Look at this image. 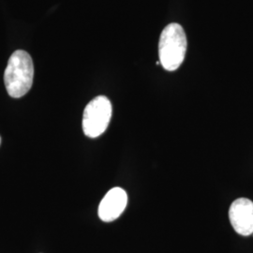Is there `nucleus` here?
<instances>
[{
  "instance_id": "nucleus-6",
  "label": "nucleus",
  "mask_w": 253,
  "mask_h": 253,
  "mask_svg": "<svg viewBox=\"0 0 253 253\" xmlns=\"http://www.w3.org/2000/svg\"><path fill=\"white\" fill-rule=\"evenodd\" d=\"M0 145H1V136H0Z\"/></svg>"
},
{
  "instance_id": "nucleus-5",
  "label": "nucleus",
  "mask_w": 253,
  "mask_h": 253,
  "mask_svg": "<svg viewBox=\"0 0 253 253\" xmlns=\"http://www.w3.org/2000/svg\"><path fill=\"white\" fill-rule=\"evenodd\" d=\"M127 205L126 191L117 187L109 190L99 206V217L104 222L116 220L122 215Z\"/></svg>"
},
{
  "instance_id": "nucleus-2",
  "label": "nucleus",
  "mask_w": 253,
  "mask_h": 253,
  "mask_svg": "<svg viewBox=\"0 0 253 253\" xmlns=\"http://www.w3.org/2000/svg\"><path fill=\"white\" fill-rule=\"evenodd\" d=\"M187 37L179 24H170L162 32L159 42L160 62L168 72L177 70L187 52Z\"/></svg>"
},
{
  "instance_id": "nucleus-3",
  "label": "nucleus",
  "mask_w": 253,
  "mask_h": 253,
  "mask_svg": "<svg viewBox=\"0 0 253 253\" xmlns=\"http://www.w3.org/2000/svg\"><path fill=\"white\" fill-rule=\"evenodd\" d=\"M112 103L105 96H98L85 106L83 115V130L89 138L101 135L112 118Z\"/></svg>"
},
{
  "instance_id": "nucleus-1",
  "label": "nucleus",
  "mask_w": 253,
  "mask_h": 253,
  "mask_svg": "<svg viewBox=\"0 0 253 253\" xmlns=\"http://www.w3.org/2000/svg\"><path fill=\"white\" fill-rule=\"evenodd\" d=\"M34 64L24 50H17L10 55L4 73V83L11 98L18 99L25 96L33 84Z\"/></svg>"
},
{
  "instance_id": "nucleus-4",
  "label": "nucleus",
  "mask_w": 253,
  "mask_h": 253,
  "mask_svg": "<svg viewBox=\"0 0 253 253\" xmlns=\"http://www.w3.org/2000/svg\"><path fill=\"white\" fill-rule=\"evenodd\" d=\"M230 222L238 235L253 234V202L247 198L235 200L229 209Z\"/></svg>"
}]
</instances>
